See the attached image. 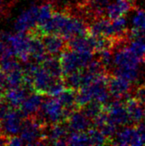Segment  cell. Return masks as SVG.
<instances>
[{"instance_id": "obj_18", "label": "cell", "mask_w": 145, "mask_h": 146, "mask_svg": "<svg viewBox=\"0 0 145 146\" xmlns=\"http://www.w3.org/2000/svg\"><path fill=\"white\" fill-rule=\"evenodd\" d=\"M22 86H26L22 68L13 70L6 74V88H15Z\"/></svg>"}, {"instance_id": "obj_8", "label": "cell", "mask_w": 145, "mask_h": 146, "mask_svg": "<svg viewBox=\"0 0 145 146\" xmlns=\"http://www.w3.org/2000/svg\"><path fill=\"white\" fill-rule=\"evenodd\" d=\"M109 145H143L135 126H126L110 140Z\"/></svg>"}, {"instance_id": "obj_10", "label": "cell", "mask_w": 145, "mask_h": 146, "mask_svg": "<svg viewBox=\"0 0 145 146\" xmlns=\"http://www.w3.org/2000/svg\"><path fill=\"white\" fill-rule=\"evenodd\" d=\"M142 60L129 47H123L115 53V68H138Z\"/></svg>"}, {"instance_id": "obj_2", "label": "cell", "mask_w": 145, "mask_h": 146, "mask_svg": "<svg viewBox=\"0 0 145 146\" xmlns=\"http://www.w3.org/2000/svg\"><path fill=\"white\" fill-rule=\"evenodd\" d=\"M0 38L9 43L17 59L24 63L29 62L31 55L29 50V38L26 33L19 32L15 34L1 33Z\"/></svg>"}, {"instance_id": "obj_4", "label": "cell", "mask_w": 145, "mask_h": 146, "mask_svg": "<svg viewBox=\"0 0 145 146\" xmlns=\"http://www.w3.org/2000/svg\"><path fill=\"white\" fill-rule=\"evenodd\" d=\"M25 117L20 109L12 108L8 114L1 120L3 134L7 137L16 136L21 133Z\"/></svg>"}, {"instance_id": "obj_16", "label": "cell", "mask_w": 145, "mask_h": 146, "mask_svg": "<svg viewBox=\"0 0 145 146\" xmlns=\"http://www.w3.org/2000/svg\"><path fill=\"white\" fill-rule=\"evenodd\" d=\"M49 74H50L55 78L63 77L62 68L59 56H54L49 55L41 63H39Z\"/></svg>"}, {"instance_id": "obj_32", "label": "cell", "mask_w": 145, "mask_h": 146, "mask_svg": "<svg viewBox=\"0 0 145 146\" xmlns=\"http://www.w3.org/2000/svg\"></svg>"}, {"instance_id": "obj_19", "label": "cell", "mask_w": 145, "mask_h": 146, "mask_svg": "<svg viewBox=\"0 0 145 146\" xmlns=\"http://www.w3.org/2000/svg\"><path fill=\"white\" fill-rule=\"evenodd\" d=\"M105 109V104H103L102 103L92 100L85 106L81 107L79 110L92 121L95 118H97Z\"/></svg>"}, {"instance_id": "obj_20", "label": "cell", "mask_w": 145, "mask_h": 146, "mask_svg": "<svg viewBox=\"0 0 145 146\" xmlns=\"http://www.w3.org/2000/svg\"><path fill=\"white\" fill-rule=\"evenodd\" d=\"M68 145H91L89 134L86 132H72L68 138Z\"/></svg>"}, {"instance_id": "obj_9", "label": "cell", "mask_w": 145, "mask_h": 146, "mask_svg": "<svg viewBox=\"0 0 145 146\" xmlns=\"http://www.w3.org/2000/svg\"><path fill=\"white\" fill-rule=\"evenodd\" d=\"M42 40L46 52L50 56H59L68 48V40L57 33L44 34Z\"/></svg>"}, {"instance_id": "obj_27", "label": "cell", "mask_w": 145, "mask_h": 146, "mask_svg": "<svg viewBox=\"0 0 145 146\" xmlns=\"http://www.w3.org/2000/svg\"><path fill=\"white\" fill-rule=\"evenodd\" d=\"M133 97L145 105V85H141L136 88Z\"/></svg>"}, {"instance_id": "obj_28", "label": "cell", "mask_w": 145, "mask_h": 146, "mask_svg": "<svg viewBox=\"0 0 145 146\" xmlns=\"http://www.w3.org/2000/svg\"><path fill=\"white\" fill-rule=\"evenodd\" d=\"M135 127H136L137 131L140 136L143 145H145V119L144 121H142L141 122L135 125Z\"/></svg>"}, {"instance_id": "obj_6", "label": "cell", "mask_w": 145, "mask_h": 146, "mask_svg": "<svg viewBox=\"0 0 145 146\" xmlns=\"http://www.w3.org/2000/svg\"><path fill=\"white\" fill-rule=\"evenodd\" d=\"M109 91L115 99H122L125 100L129 98V92L132 89V82L122 78L115 74H110L108 81Z\"/></svg>"}, {"instance_id": "obj_3", "label": "cell", "mask_w": 145, "mask_h": 146, "mask_svg": "<svg viewBox=\"0 0 145 146\" xmlns=\"http://www.w3.org/2000/svg\"><path fill=\"white\" fill-rule=\"evenodd\" d=\"M105 108L108 112L109 121L116 126H134L131 121L124 101L122 102L121 99H114V101L108 104Z\"/></svg>"}, {"instance_id": "obj_5", "label": "cell", "mask_w": 145, "mask_h": 146, "mask_svg": "<svg viewBox=\"0 0 145 146\" xmlns=\"http://www.w3.org/2000/svg\"><path fill=\"white\" fill-rule=\"evenodd\" d=\"M58 78L53 77L40 64L32 80V89L33 92L47 96L48 91Z\"/></svg>"}, {"instance_id": "obj_21", "label": "cell", "mask_w": 145, "mask_h": 146, "mask_svg": "<svg viewBox=\"0 0 145 146\" xmlns=\"http://www.w3.org/2000/svg\"><path fill=\"white\" fill-rule=\"evenodd\" d=\"M63 80H64L67 88L79 90L82 86L83 70L75 71L71 74L63 75Z\"/></svg>"}, {"instance_id": "obj_12", "label": "cell", "mask_w": 145, "mask_h": 146, "mask_svg": "<svg viewBox=\"0 0 145 146\" xmlns=\"http://www.w3.org/2000/svg\"><path fill=\"white\" fill-rule=\"evenodd\" d=\"M33 92L32 90L26 86H22L15 88H6L5 100L12 108L20 109L26 98Z\"/></svg>"}, {"instance_id": "obj_24", "label": "cell", "mask_w": 145, "mask_h": 146, "mask_svg": "<svg viewBox=\"0 0 145 146\" xmlns=\"http://www.w3.org/2000/svg\"><path fill=\"white\" fill-rule=\"evenodd\" d=\"M18 60H16L15 58H12V57L1 60L0 61V68H1V70L5 74H7L8 73L11 72L13 70H15L17 68H21V66L20 65Z\"/></svg>"}, {"instance_id": "obj_17", "label": "cell", "mask_w": 145, "mask_h": 146, "mask_svg": "<svg viewBox=\"0 0 145 146\" xmlns=\"http://www.w3.org/2000/svg\"><path fill=\"white\" fill-rule=\"evenodd\" d=\"M76 94H77V90L67 88L56 98L61 102V104H62L65 110L73 113V111L79 110L76 104Z\"/></svg>"}, {"instance_id": "obj_29", "label": "cell", "mask_w": 145, "mask_h": 146, "mask_svg": "<svg viewBox=\"0 0 145 146\" xmlns=\"http://www.w3.org/2000/svg\"><path fill=\"white\" fill-rule=\"evenodd\" d=\"M7 145H22L24 144H23V141L21 139V137H18L16 135V136L9 137Z\"/></svg>"}, {"instance_id": "obj_31", "label": "cell", "mask_w": 145, "mask_h": 146, "mask_svg": "<svg viewBox=\"0 0 145 146\" xmlns=\"http://www.w3.org/2000/svg\"><path fill=\"white\" fill-rule=\"evenodd\" d=\"M5 91H6L5 87L0 86V103L5 100Z\"/></svg>"}, {"instance_id": "obj_15", "label": "cell", "mask_w": 145, "mask_h": 146, "mask_svg": "<svg viewBox=\"0 0 145 146\" xmlns=\"http://www.w3.org/2000/svg\"><path fill=\"white\" fill-rule=\"evenodd\" d=\"M42 97L43 95L33 92V93H31L26 98V100L23 102V104L20 107V110L22 113L23 116L25 117V119L32 117L38 113V111L41 108V105L44 102Z\"/></svg>"}, {"instance_id": "obj_26", "label": "cell", "mask_w": 145, "mask_h": 146, "mask_svg": "<svg viewBox=\"0 0 145 146\" xmlns=\"http://www.w3.org/2000/svg\"><path fill=\"white\" fill-rule=\"evenodd\" d=\"M132 25L134 28L145 31V10L138 9L132 19Z\"/></svg>"}, {"instance_id": "obj_1", "label": "cell", "mask_w": 145, "mask_h": 146, "mask_svg": "<svg viewBox=\"0 0 145 146\" xmlns=\"http://www.w3.org/2000/svg\"><path fill=\"white\" fill-rule=\"evenodd\" d=\"M93 55L92 52H79L67 48L59 56L63 75L85 68L94 59Z\"/></svg>"}, {"instance_id": "obj_13", "label": "cell", "mask_w": 145, "mask_h": 146, "mask_svg": "<svg viewBox=\"0 0 145 146\" xmlns=\"http://www.w3.org/2000/svg\"><path fill=\"white\" fill-rule=\"evenodd\" d=\"M132 125H137L145 119V105L135 97H129L124 100Z\"/></svg>"}, {"instance_id": "obj_25", "label": "cell", "mask_w": 145, "mask_h": 146, "mask_svg": "<svg viewBox=\"0 0 145 146\" xmlns=\"http://www.w3.org/2000/svg\"><path fill=\"white\" fill-rule=\"evenodd\" d=\"M15 56V52L9 42L0 38V61Z\"/></svg>"}, {"instance_id": "obj_14", "label": "cell", "mask_w": 145, "mask_h": 146, "mask_svg": "<svg viewBox=\"0 0 145 146\" xmlns=\"http://www.w3.org/2000/svg\"><path fill=\"white\" fill-rule=\"evenodd\" d=\"M136 9L135 0H115L110 3L107 9V17L110 20L124 16L130 10Z\"/></svg>"}, {"instance_id": "obj_23", "label": "cell", "mask_w": 145, "mask_h": 146, "mask_svg": "<svg viewBox=\"0 0 145 146\" xmlns=\"http://www.w3.org/2000/svg\"><path fill=\"white\" fill-rule=\"evenodd\" d=\"M56 9H54L53 5L50 3L46 4H43L39 7V15H38V25H43L47 21H49L51 16L53 15Z\"/></svg>"}, {"instance_id": "obj_7", "label": "cell", "mask_w": 145, "mask_h": 146, "mask_svg": "<svg viewBox=\"0 0 145 146\" xmlns=\"http://www.w3.org/2000/svg\"><path fill=\"white\" fill-rule=\"evenodd\" d=\"M39 15V7L31 6L28 9L22 12L15 22V29L19 33H26L29 30L38 25Z\"/></svg>"}, {"instance_id": "obj_22", "label": "cell", "mask_w": 145, "mask_h": 146, "mask_svg": "<svg viewBox=\"0 0 145 146\" xmlns=\"http://www.w3.org/2000/svg\"><path fill=\"white\" fill-rule=\"evenodd\" d=\"M91 145H109V139L106 136L97 128L91 127L87 131Z\"/></svg>"}, {"instance_id": "obj_11", "label": "cell", "mask_w": 145, "mask_h": 146, "mask_svg": "<svg viewBox=\"0 0 145 146\" xmlns=\"http://www.w3.org/2000/svg\"><path fill=\"white\" fill-rule=\"evenodd\" d=\"M70 133L72 132H86L94 127L93 121L88 118L80 110L73 111L67 121Z\"/></svg>"}, {"instance_id": "obj_30", "label": "cell", "mask_w": 145, "mask_h": 146, "mask_svg": "<svg viewBox=\"0 0 145 146\" xmlns=\"http://www.w3.org/2000/svg\"><path fill=\"white\" fill-rule=\"evenodd\" d=\"M0 86L6 88V74L0 68Z\"/></svg>"}]
</instances>
